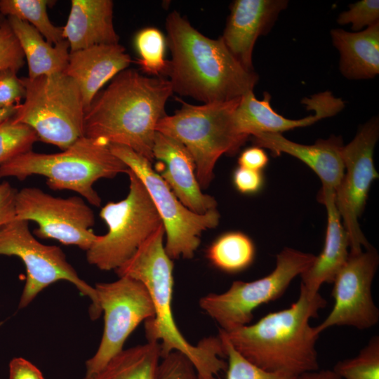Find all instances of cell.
<instances>
[{"label":"cell","instance_id":"obj_1","mask_svg":"<svg viewBox=\"0 0 379 379\" xmlns=\"http://www.w3.org/2000/svg\"><path fill=\"white\" fill-rule=\"evenodd\" d=\"M173 93L169 80L126 69L85 112L84 136L126 146L152 163L156 126Z\"/></svg>","mask_w":379,"mask_h":379},{"label":"cell","instance_id":"obj_2","mask_svg":"<svg viewBox=\"0 0 379 379\" xmlns=\"http://www.w3.org/2000/svg\"><path fill=\"white\" fill-rule=\"evenodd\" d=\"M166 29L171 52L167 74L173 92L206 104L253 91L258 75L243 67L221 37L206 36L175 11L168 15Z\"/></svg>","mask_w":379,"mask_h":379},{"label":"cell","instance_id":"obj_3","mask_svg":"<svg viewBox=\"0 0 379 379\" xmlns=\"http://www.w3.org/2000/svg\"><path fill=\"white\" fill-rule=\"evenodd\" d=\"M165 230L161 225L133 255L114 270L118 277L140 281L152 300L154 317L145 321L148 341L160 343L161 359L173 351L185 354L192 363L197 379H217L227 369L225 352L219 335L190 344L178 329L172 312L173 263L164 245ZM226 357V356H225Z\"/></svg>","mask_w":379,"mask_h":379},{"label":"cell","instance_id":"obj_4","mask_svg":"<svg viewBox=\"0 0 379 379\" xmlns=\"http://www.w3.org/2000/svg\"><path fill=\"white\" fill-rule=\"evenodd\" d=\"M326 300L310 296L300 286L298 300L289 307L270 312L256 323L230 331L221 330L246 359L270 371L294 375L319 369L316 343L319 336L310 320Z\"/></svg>","mask_w":379,"mask_h":379},{"label":"cell","instance_id":"obj_5","mask_svg":"<svg viewBox=\"0 0 379 379\" xmlns=\"http://www.w3.org/2000/svg\"><path fill=\"white\" fill-rule=\"evenodd\" d=\"M129 168L112 154L109 144L83 136L58 153L44 154L32 150L0 165V178L25 180L39 175L46 178L53 190L74 191L93 206L99 207L101 198L94 183L102 178H113Z\"/></svg>","mask_w":379,"mask_h":379},{"label":"cell","instance_id":"obj_6","mask_svg":"<svg viewBox=\"0 0 379 379\" xmlns=\"http://www.w3.org/2000/svg\"><path fill=\"white\" fill-rule=\"evenodd\" d=\"M241 98L200 105L179 100L180 109L165 115L156 126V131L175 139L188 150L201 189L211 183L220 156L236 153L246 140L237 133L233 121Z\"/></svg>","mask_w":379,"mask_h":379},{"label":"cell","instance_id":"obj_7","mask_svg":"<svg viewBox=\"0 0 379 379\" xmlns=\"http://www.w3.org/2000/svg\"><path fill=\"white\" fill-rule=\"evenodd\" d=\"M21 80L25 101L18 105L13 122L29 126L39 140L62 151L84 136L85 109L72 78L60 72Z\"/></svg>","mask_w":379,"mask_h":379},{"label":"cell","instance_id":"obj_8","mask_svg":"<svg viewBox=\"0 0 379 379\" xmlns=\"http://www.w3.org/2000/svg\"><path fill=\"white\" fill-rule=\"evenodd\" d=\"M126 197L109 201L100 212L108 227L86 251L88 262L100 270H116L160 227L161 219L145 187L129 168Z\"/></svg>","mask_w":379,"mask_h":379},{"label":"cell","instance_id":"obj_9","mask_svg":"<svg viewBox=\"0 0 379 379\" xmlns=\"http://www.w3.org/2000/svg\"><path fill=\"white\" fill-rule=\"evenodd\" d=\"M1 255L16 256L25 266L26 279L19 309L27 307L52 284L67 281L90 299L91 319H97L102 314L94 286L80 278L60 247L39 241L29 230V221L14 219L0 228Z\"/></svg>","mask_w":379,"mask_h":379},{"label":"cell","instance_id":"obj_10","mask_svg":"<svg viewBox=\"0 0 379 379\" xmlns=\"http://www.w3.org/2000/svg\"><path fill=\"white\" fill-rule=\"evenodd\" d=\"M109 147L136 175L149 193L166 234L164 248L167 255L172 260L192 258L200 244L202 232L218 225V211L215 208L199 214L190 211L178 200L149 160L124 145L109 144Z\"/></svg>","mask_w":379,"mask_h":379},{"label":"cell","instance_id":"obj_11","mask_svg":"<svg viewBox=\"0 0 379 379\" xmlns=\"http://www.w3.org/2000/svg\"><path fill=\"white\" fill-rule=\"evenodd\" d=\"M314 258L312 254L285 248L277 255L272 272L252 281H235L224 293L201 297L199 306L224 331L248 325L253 318V311L280 298L293 279L303 273Z\"/></svg>","mask_w":379,"mask_h":379},{"label":"cell","instance_id":"obj_12","mask_svg":"<svg viewBox=\"0 0 379 379\" xmlns=\"http://www.w3.org/2000/svg\"><path fill=\"white\" fill-rule=\"evenodd\" d=\"M104 315V328L97 351L86 362L85 378L100 369L124 350L131 333L142 321L154 317L149 293L139 281L128 277L94 286Z\"/></svg>","mask_w":379,"mask_h":379},{"label":"cell","instance_id":"obj_13","mask_svg":"<svg viewBox=\"0 0 379 379\" xmlns=\"http://www.w3.org/2000/svg\"><path fill=\"white\" fill-rule=\"evenodd\" d=\"M15 219L34 221V233L86 251L98 235L92 230L95 215L77 196L55 197L38 187H24L15 197Z\"/></svg>","mask_w":379,"mask_h":379},{"label":"cell","instance_id":"obj_14","mask_svg":"<svg viewBox=\"0 0 379 379\" xmlns=\"http://www.w3.org/2000/svg\"><path fill=\"white\" fill-rule=\"evenodd\" d=\"M378 120L373 118L361 126L342 150L345 166L335 190V204L347 232L352 253L372 247L360 229L358 218L364 211L373 181L378 178L373 151L378 139Z\"/></svg>","mask_w":379,"mask_h":379},{"label":"cell","instance_id":"obj_15","mask_svg":"<svg viewBox=\"0 0 379 379\" xmlns=\"http://www.w3.org/2000/svg\"><path fill=\"white\" fill-rule=\"evenodd\" d=\"M378 262V254L373 247L365 251L349 252L345 263L332 282L333 309L314 327L318 335L333 326L363 330L378 323L379 311L373 300L371 286Z\"/></svg>","mask_w":379,"mask_h":379},{"label":"cell","instance_id":"obj_16","mask_svg":"<svg viewBox=\"0 0 379 379\" xmlns=\"http://www.w3.org/2000/svg\"><path fill=\"white\" fill-rule=\"evenodd\" d=\"M271 96L265 92L258 100L253 91L243 95L235 108L233 121L237 133L247 140L250 135L260 133H281L299 127L312 125L317 121L340 112L345 107L341 98L330 91H324L305 98L302 102L314 114L300 119H289L277 113L271 106Z\"/></svg>","mask_w":379,"mask_h":379},{"label":"cell","instance_id":"obj_17","mask_svg":"<svg viewBox=\"0 0 379 379\" xmlns=\"http://www.w3.org/2000/svg\"><path fill=\"white\" fill-rule=\"evenodd\" d=\"M152 153L159 175L185 207L199 214L216 208L215 199L202 192L193 158L182 143L157 131Z\"/></svg>","mask_w":379,"mask_h":379},{"label":"cell","instance_id":"obj_18","mask_svg":"<svg viewBox=\"0 0 379 379\" xmlns=\"http://www.w3.org/2000/svg\"><path fill=\"white\" fill-rule=\"evenodd\" d=\"M287 5L285 0H236L232 4L220 37L246 69L253 71V51L257 39L270 31Z\"/></svg>","mask_w":379,"mask_h":379},{"label":"cell","instance_id":"obj_19","mask_svg":"<svg viewBox=\"0 0 379 379\" xmlns=\"http://www.w3.org/2000/svg\"><path fill=\"white\" fill-rule=\"evenodd\" d=\"M253 137L255 146L269 149L274 154H288L305 163L320 178L321 192H335L344 174L343 140L332 136L319 139L313 145H302L291 141L281 133H260Z\"/></svg>","mask_w":379,"mask_h":379},{"label":"cell","instance_id":"obj_20","mask_svg":"<svg viewBox=\"0 0 379 379\" xmlns=\"http://www.w3.org/2000/svg\"><path fill=\"white\" fill-rule=\"evenodd\" d=\"M131 62V56L119 44L98 45L69 52L64 73L77 84L85 112L105 83L127 69Z\"/></svg>","mask_w":379,"mask_h":379},{"label":"cell","instance_id":"obj_21","mask_svg":"<svg viewBox=\"0 0 379 379\" xmlns=\"http://www.w3.org/2000/svg\"><path fill=\"white\" fill-rule=\"evenodd\" d=\"M335 192H320L319 201L326 208L327 227L322 251L312 265L300 274L301 286L310 296L319 293L324 283H332L345 263L349 252V239L335 204Z\"/></svg>","mask_w":379,"mask_h":379},{"label":"cell","instance_id":"obj_22","mask_svg":"<svg viewBox=\"0 0 379 379\" xmlns=\"http://www.w3.org/2000/svg\"><path fill=\"white\" fill-rule=\"evenodd\" d=\"M113 1L111 0H72L63 38L69 52L91 46L119 44V36L113 25Z\"/></svg>","mask_w":379,"mask_h":379},{"label":"cell","instance_id":"obj_23","mask_svg":"<svg viewBox=\"0 0 379 379\" xmlns=\"http://www.w3.org/2000/svg\"><path fill=\"white\" fill-rule=\"evenodd\" d=\"M340 55V70L350 79H371L379 73V23L363 31H331Z\"/></svg>","mask_w":379,"mask_h":379},{"label":"cell","instance_id":"obj_24","mask_svg":"<svg viewBox=\"0 0 379 379\" xmlns=\"http://www.w3.org/2000/svg\"><path fill=\"white\" fill-rule=\"evenodd\" d=\"M7 20L15 35L28 65V77L64 72L68 64L69 45L64 39L56 45L48 43L32 25L13 16Z\"/></svg>","mask_w":379,"mask_h":379},{"label":"cell","instance_id":"obj_25","mask_svg":"<svg viewBox=\"0 0 379 379\" xmlns=\"http://www.w3.org/2000/svg\"><path fill=\"white\" fill-rule=\"evenodd\" d=\"M160 359V343L148 341L124 349L98 372L84 379H157Z\"/></svg>","mask_w":379,"mask_h":379},{"label":"cell","instance_id":"obj_26","mask_svg":"<svg viewBox=\"0 0 379 379\" xmlns=\"http://www.w3.org/2000/svg\"><path fill=\"white\" fill-rule=\"evenodd\" d=\"M255 255L251 239L241 232L219 236L208 248L207 258L216 268L227 273H237L248 268Z\"/></svg>","mask_w":379,"mask_h":379},{"label":"cell","instance_id":"obj_27","mask_svg":"<svg viewBox=\"0 0 379 379\" xmlns=\"http://www.w3.org/2000/svg\"><path fill=\"white\" fill-rule=\"evenodd\" d=\"M47 0H0V12L6 18L13 16L32 25L51 45L65 39L62 27L54 25L50 20Z\"/></svg>","mask_w":379,"mask_h":379},{"label":"cell","instance_id":"obj_28","mask_svg":"<svg viewBox=\"0 0 379 379\" xmlns=\"http://www.w3.org/2000/svg\"><path fill=\"white\" fill-rule=\"evenodd\" d=\"M135 45L139 55L137 62L143 72L158 77L167 74L169 61L165 60L166 39L159 29L149 27L140 30Z\"/></svg>","mask_w":379,"mask_h":379},{"label":"cell","instance_id":"obj_29","mask_svg":"<svg viewBox=\"0 0 379 379\" xmlns=\"http://www.w3.org/2000/svg\"><path fill=\"white\" fill-rule=\"evenodd\" d=\"M333 371L341 379H379V337H373L357 356L338 361Z\"/></svg>","mask_w":379,"mask_h":379},{"label":"cell","instance_id":"obj_30","mask_svg":"<svg viewBox=\"0 0 379 379\" xmlns=\"http://www.w3.org/2000/svg\"><path fill=\"white\" fill-rule=\"evenodd\" d=\"M12 118L0 123V165L31 151L39 140L32 128L15 123Z\"/></svg>","mask_w":379,"mask_h":379},{"label":"cell","instance_id":"obj_31","mask_svg":"<svg viewBox=\"0 0 379 379\" xmlns=\"http://www.w3.org/2000/svg\"><path fill=\"white\" fill-rule=\"evenodd\" d=\"M218 335L227 357L226 379H296V375L288 373L270 371L255 366L234 348L221 330Z\"/></svg>","mask_w":379,"mask_h":379},{"label":"cell","instance_id":"obj_32","mask_svg":"<svg viewBox=\"0 0 379 379\" xmlns=\"http://www.w3.org/2000/svg\"><path fill=\"white\" fill-rule=\"evenodd\" d=\"M337 22L340 25L350 23L354 32L379 23V1L362 0L350 4L349 10L339 15Z\"/></svg>","mask_w":379,"mask_h":379},{"label":"cell","instance_id":"obj_33","mask_svg":"<svg viewBox=\"0 0 379 379\" xmlns=\"http://www.w3.org/2000/svg\"><path fill=\"white\" fill-rule=\"evenodd\" d=\"M25 64V55L8 20L0 27V71L18 72Z\"/></svg>","mask_w":379,"mask_h":379},{"label":"cell","instance_id":"obj_34","mask_svg":"<svg viewBox=\"0 0 379 379\" xmlns=\"http://www.w3.org/2000/svg\"><path fill=\"white\" fill-rule=\"evenodd\" d=\"M157 379H197L196 370L182 353L173 351L161 359Z\"/></svg>","mask_w":379,"mask_h":379},{"label":"cell","instance_id":"obj_35","mask_svg":"<svg viewBox=\"0 0 379 379\" xmlns=\"http://www.w3.org/2000/svg\"><path fill=\"white\" fill-rule=\"evenodd\" d=\"M25 88L17 72L0 71V109L16 106L25 98Z\"/></svg>","mask_w":379,"mask_h":379},{"label":"cell","instance_id":"obj_36","mask_svg":"<svg viewBox=\"0 0 379 379\" xmlns=\"http://www.w3.org/2000/svg\"><path fill=\"white\" fill-rule=\"evenodd\" d=\"M232 182L237 191L244 194H255L263 187L265 180L262 171L237 167L232 174Z\"/></svg>","mask_w":379,"mask_h":379},{"label":"cell","instance_id":"obj_37","mask_svg":"<svg viewBox=\"0 0 379 379\" xmlns=\"http://www.w3.org/2000/svg\"><path fill=\"white\" fill-rule=\"evenodd\" d=\"M18 190L4 181L0 183V228L15 219V197Z\"/></svg>","mask_w":379,"mask_h":379},{"label":"cell","instance_id":"obj_38","mask_svg":"<svg viewBox=\"0 0 379 379\" xmlns=\"http://www.w3.org/2000/svg\"><path fill=\"white\" fill-rule=\"evenodd\" d=\"M269 162V158L263 148L253 146L244 149L238 159L239 166L262 171Z\"/></svg>","mask_w":379,"mask_h":379},{"label":"cell","instance_id":"obj_39","mask_svg":"<svg viewBox=\"0 0 379 379\" xmlns=\"http://www.w3.org/2000/svg\"><path fill=\"white\" fill-rule=\"evenodd\" d=\"M9 379H44L41 371L22 357H15L9 363Z\"/></svg>","mask_w":379,"mask_h":379},{"label":"cell","instance_id":"obj_40","mask_svg":"<svg viewBox=\"0 0 379 379\" xmlns=\"http://www.w3.org/2000/svg\"><path fill=\"white\" fill-rule=\"evenodd\" d=\"M296 379H341L333 370H316L297 376Z\"/></svg>","mask_w":379,"mask_h":379},{"label":"cell","instance_id":"obj_41","mask_svg":"<svg viewBox=\"0 0 379 379\" xmlns=\"http://www.w3.org/2000/svg\"><path fill=\"white\" fill-rule=\"evenodd\" d=\"M18 105L8 107V108H2L0 109V123L11 119L16 113L18 109Z\"/></svg>","mask_w":379,"mask_h":379},{"label":"cell","instance_id":"obj_42","mask_svg":"<svg viewBox=\"0 0 379 379\" xmlns=\"http://www.w3.org/2000/svg\"><path fill=\"white\" fill-rule=\"evenodd\" d=\"M6 20L7 18L0 12V27H1L6 22Z\"/></svg>","mask_w":379,"mask_h":379}]
</instances>
